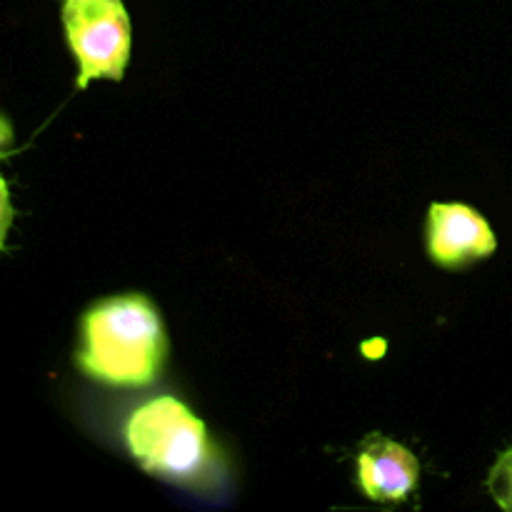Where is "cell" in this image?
I'll use <instances>...</instances> for the list:
<instances>
[{"instance_id":"1","label":"cell","mask_w":512,"mask_h":512,"mask_svg":"<svg viewBox=\"0 0 512 512\" xmlns=\"http://www.w3.org/2000/svg\"><path fill=\"white\" fill-rule=\"evenodd\" d=\"M168 355L163 320L143 295H118L90 308L80 323L75 360L90 378L123 388L158 380Z\"/></svg>"},{"instance_id":"2","label":"cell","mask_w":512,"mask_h":512,"mask_svg":"<svg viewBox=\"0 0 512 512\" xmlns=\"http://www.w3.org/2000/svg\"><path fill=\"white\" fill-rule=\"evenodd\" d=\"M125 445L145 473L185 488H208L218 478V450L205 423L178 398L160 395L125 423Z\"/></svg>"},{"instance_id":"3","label":"cell","mask_w":512,"mask_h":512,"mask_svg":"<svg viewBox=\"0 0 512 512\" xmlns=\"http://www.w3.org/2000/svg\"><path fill=\"white\" fill-rule=\"evenodd\" d=\"M63 28L78 63V88L120 80L130 58V18L123 0H65Z\"/></svg>"},{"instance_id":"4","label":"cell","mask_w":512,"mask_h":512,"mask_svg":"<svg viewBox=\"0 0 512 512\" xmlns=\"http://www.w3.org/2000/svg\"><path fill=\"white\" fill-rule=\"evenodd\" d=\"M498 248L488 220L460 203H435L428 215L430 258L443 268H465L475 260L490 258Z\"/></svg>"},{"instance_id":"5","label":"cell","mask_w":512,"mask_h":512,"mask_svg":"<svg viewBox=\"0 0 512 512\" xmlns=\"http://www.w3.org/2000/svg\"><path fill=\"white\" fill-rule=\"evenodd\" d=\"M420 478V465L405 445L373 435L358 453V485L375 503H403Z\"/></svg>"},{"instance_id":"6","label":"cell","mask_w":512,"mask_h":512,"mask_svg":"<svg viewBox=\"0 0 512 512\" xmlns=\"http://www.w3.org/2000/svg\"><path fill=\"white\" fill-rule=\"evenodd\" d=\"M488 490L500 508L512 512V448L505 450L495 468L490 470Z\"/></svg>"}]
</instances>
